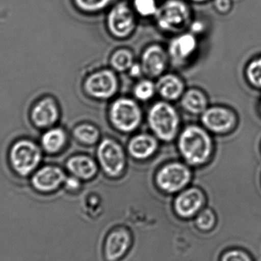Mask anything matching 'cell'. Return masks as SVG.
Here are the masks:
<instances>
[{
    "label": "cell",
    "instance_id": "1",
    "mask_svg": "<svg viewBox=\"0 0 261 261\" xmlns=\"http://www.w3.org/2000/svg\"><path fill=\"white\" fill-rule=\"evenodd\" d=\"M180 154L189 165H203L211 158L213 144L206 130L198 125H190L181 132L178 141Z\"/></svg>",
    "mask_w": 261,
    "mask_h": 261
},
{
    "label": "cell",
    "instance_id": "2",
    "mask_svg": "<svg viewBox=\"0 0 261 261\" xmlns=\"http://www.w3.org/2000/svg\"><path fill=\"white\" fill-rule=\"evenodd\" d=\"M147 120L150 129L161 141H173L177 135L179 116L168 102L161 101L153 104L149 110Z\"/></svg>",
    "mask_w": 261,
    "mask_h": 261
},
{
    "label": "cell",
    "instance_id": "3",
    "mask_svg": "<svg viewBox=\"0 0 261 261\" xmlns=\"http://www.w3.org/2000/svg\"><path fill=\"white\" fill-rule=\"evenodd\" d=\"M156 25L167 32L182 30L190 23L191 11L182 0H166L155 15Z\"/></svg>",
    "mask_w": 261,
    "mask_h": 261
},
{
    "label": "cell",
    "instance_id": "4",
    "mask_svg": "<svg viewBox=\"0 0 261 261\" xmlns=\"http://www.w3.org/2000/svg\"><path fill=\"white\" fill-rule=\"evenodd\" d=\"M110 120L115 128L123 132H133L142 119L141 109L133 99L120 98L112 104Z\"/></svg>",
    "mask_w": 261,
    "mask_h": 261
},
{
    "label": "cell",
    "instance_id": "5",
    "mask_svg": "<svg viewBox=\"0 0 261 261\" xmlns=\"http://www.w3.org/2000/svg\"><path fill=\"white\" fill-rule=\"evenodd\" d=\"M97 158L106 174L118 177L123 173L126 158L122 146L111 138H105L97 148Z\"/></svg>",
    "mask_w": 261,
    "mask_h": 261
},
{
    "label": "cell",
    "instance_id": "6",
    "mask_svg": "<svg viewBox=\"0 0 261 261\" xmlns=\"http://www.w3.org/2000/svg\"><path fill=\"white\" fill-rule=\"evenodd\" d=\"M136 25L135 12L126 2L113 6L107 17V27L112 36L119 39L128 38Z\"/></svg>",
    "mask_w": 261,
    "mask_h": 261
},
{
    "label": "cell",
    "instance_id": "7",
    "mask_svg": "<svg viewBox=\"0 0 261 261\" xmlns=\"http://www.w3.org/2000/svg\"><path fill=\"white\" fill-rule=\"evenodd\" d=\"M191 178V170L188 166L173 162L161 167L155 179L161 190L173 193L182 190L190 182Z\"/></svg>",
    "mask_w": 261,
    "mask_h": 261
},
{
    "label": "cell",
    "instance_id": "8",
    "mask_svg": "<svg viewBox=\"0 0 261 261\" xmlns=\"http://www.w3.org/2000/svg\"><path fill=\"white\" fill-rule=\"evenodd\" d=\"M11 161L14 169L23 176L36 168L41 161V151L35 143L20 141L11 150Z\"/></svg>",
    "mask_w": 261,
    "mask_h": 261
},
{
    "label": "cell",
    "instance_id": "9",
    "mask_svg": "<svg viewBox=\"0 0 261 261\" xmlns=\"http://www.w3.org/2000/svg\"><path fill=\"white\" fill-rule=\"evenodd\" d=\"M84 87L92 97L107 99L116 94L119 82L117 76L111 70H102L90 75L86 80Z\"/></svg>",
    "mask_w": 261,
    "mask_h": 261
},
{
    "label": "cell",
    "instance_id": "10",
    "mask_svg": "<svg viewBox=\"0 0 261 261\" xmlns=\"http://www.w3.org/2000/svg\"><path fill=\"white\" fill-rule=\"evenodd\" d=\"M201 120L207 129L216 134L228 133L237 125L236 113L223 107L207 109L202 113Z\"/></svg>",
    "mask_w": 261,
    "mask_h": 261
},
{
    "label": "cell",
    "instance_id": "11",
    "mask_svg": "<svg viewBox=\"0 0 261 261\" xmlns=\"http://www.w3.org/2000/svg\"><path fill=\"white\" fill-rule=\"evenodd\" d=\"M167 53L158 44H152L147 47L141 56V67L144 74L150 77L161 76L167 64Z\"/></svg>",
    "mask_w": 261,
    "mask_h": 261
},
{
    "label": "cell",
    "instance_id": "12",
    "mask_svg": "<svg viewBox=\"0 0 261 261\" xmlns=\"http://www.w3.org/2000/svg\"><path fill=\"white\" fill-rule=\"evenodd\" d=\"M205 202L203 192L193 187L182 192L176 197L174 203L175 210L182 217H191L201 210Z\"/></svg>",
    "mask_w": 261,
    "mask_h": 261
},
{
    "label": "cell",
    "instance_id": "13",
    "mask_svg": "<svg viewBox=\"0 0 261 261\" xmlns=\"http://www.w3.org/2000/svg\"><path fill=\"white\" fill-rule=\"evenodd\" d=\"M197 46V39L194 34L186 32L172 39L169 45L168 53L176 62H184L193 56Z\"/></svg>",
    "mask_w": 261,
    "mask_h": 261
},
{
    "label": "cell",
    "instance_id": "14",
    "mask_svg": "<svg viewBox=\"0 0 261 261\" xmlns=\"http://www.w3.org/2000/svg\"><path fill=\"white\" fill-rule=\"evenodd\" d=\"M64 171L55 166H47L38 170L32 179L36 190L41 192H51L57 190L66 179Z\"/></svg>",
    "mask_w": 261,
    "mask_h": 261
},
{
    "label": "cell",
    "instance_id": "15",
    "mask_svg": "<svg viewBox=\"0 0 261 261\" xmlns=\"http://www.w3.org/2000/svg\"><path fill=\"white\" fill-rule=\"evenodd\" d=\"M156 138L148 134H140L130 140L128 153L137 160H145L151 156L158 149Z\"/></svg>",
    "mask_w": 261,
    "mask_h": 261
},
{
    "label": "cell",
    "instance_id": "16",
    "mask_svg": "<svg viewBox=\"0 0 261 261\" xmlns=\"http://www.w3.org/2000/svg\"><path fill=\"white\" fill-rule=\"evenodd\" d=\"M59 112L54 99L45 98L34 107L32 119L35 125L44 128L55 124L58 119Z\"/></svg>",
    "mask_w": 261,
    "mask_h": 261
},
{
    "label": "cell",
    "instance_id": "17",
    "mask_svg": "<svg viewBox=\"0 0 261 261\" xmlns=\"http://www.w3.org/2000/svg\"><path fill=\"white\" fill-rule=\"evenodd\" d=\"M130 244L129 233L125 229L113 231L109 236L106 245V254L109 260L120 258L125 254Z\"/></svg>",
    "mask_w": 261,
    "mask_h": 261
},
{
    "label": "cell",
    "instance_id": "18",
    "mask_svg": "<svg viewBox=\"0 0 261 261\" xmlns=\"http://www.w3.org/2000/svg\"><path fill=\"white\" fill-rule=\"evenodd\" d=\"M67 167L73 176L84 180L93 179L98 170L95 161L86 155H77L70 158Z\"/></svg>",
    "mask_w": 261,
    "mask_h": 261
},
{
    "label": "cell",
    "instance_id": "19",
    "mask_svg": "<svg viewBox=\"0 0 261 261\" xmlns=\"http://www.w3.org/2000/svg\"><path fill=\"white\" fill-rule=\"evenodd\" d=\"M156 90L164 99L176 100L184 94V84L179 76L169 73L160 77Z\"/></svg>",
    "mask_w": 261,
    "mask_h": 261
},
{
    "label": "cell",
    "instance_id": "20",
    "mask_svg": "<svg viewBox=\"0 0 261 261\" xmlns=\"http://www.w3.org/2000/svg\"><path fill=\"white\" fill-rule=\"evenodd\" d=\"M182 108L193 115H202L208 107V99L203 92L191 89L186 92L181 100Z\"/></svg>",
    "mask_w": 261,
    "mask_h": 261
},
{
    "label": "cell",
    "instance_id": "21",
    "mask_svg": "<svg viewBox=\"0 0 261 261\" xmlns=\"http://www.w3.org/2000/svg\"><path fill=\"white\" fill-rule=\"evenodd\" d=\"M66 142V134L61 128H52L42 137L43 147L49 153H55L63 148Z\"/></svg>",
    "mask_w": 261,
    "mask_h": 261
},
{
    "label": "cell",
    "instance_id": "22",
    "mask_svg": "<svg viewBox=\"0 0 261 261\" xmlns=\"http://www.w3.org/2000/svg\"><path fill=\"white\" fill-rule=\"evenodd\" d=\"M75 138L86 144H94L99 140L100 133L94 125L90 123H83L73 130Z\"/></svg>",
    "mask_w": 261,
    "mask_h": 261
},
{
    "label": "cell",
    "instance_id": "23",
    "mask_svg": "<svg viewBox=\"0 0 261 261\" xmlns=\"http://www.w3.org/2000/svg\"><path fill=\"white\" fill-rule=\"evenodd\" d=\"M112 67L119 72L129 70L134 64L133 54L130 50L121 48L116 50L110 60Z\"/></svg>",
    "mask_w": 261,
    "mask_h": 261
},
{
    "label": "cell",
    "instance_id": "24",
    "mask_svg": "<svg viewBox=\"0 0 261 261\" xmlns=\"http://www.w3.org/2000/svg\"><path fill=\"white\" fill-rule=\"evenodd\" d=\"M75 6L85 13H97L104 10L116 0H73Z\"/></svg>",
    "mask_w": 261,
    "mask_h": 261
},
{
    "label": "cell",
    "instance_id": "25",
    "mask_svg": "<svg viewBox=\"0 0 261 261\" xmlns=\"http://www.w3.org/2000/svg\"><path fill=\"white\" fill-rule=\"evenodd\" d=\"M158 6L156 0H133L132 9L135 13L144 18L155 16Z\"/></svg>",
    "mask_w": 261,
    "mask_h": 261
},
{
    "label": "cell",
    "instance_id": "26",
    "mask_svg": "<svg viewBox=\"0 0 261 261\" xmlns=\"http://www.w3.org/2000/svg\"><path fill=\"white\" fill-rule=\"evenodd\" d=\"M219 261H255V259L248 250L233 247L223 251Z\"/></svg>",
    "mask_w": 261,
    "mask_h": 261
},
{
    "label": "cell",
    "instance_id": "27",
    "mask_svg": "<svg viewBox=\"0 0 261 261\" xmlns=\"http://www.w3.org/2000/svg\"><path fill=\"white\" fill-rule=\"evenodd\" d=\"M156 90V86L152 81L143 80L135 85L134 95L139 100L147 101L153 97Z\"/></svg>",
    "mask_w": 261,
    "mask_h": 261
},
{
    "label": "cell",
    "instance_id": "28",
    "mask_svg": "<svg viewBox=\"0 0 261 261\" xmlns=\"http://www.w3.org/2000/svg\"><path fill=\"white\" fill-rule=\"evenodd\" d=\"M217 224V216L211 208L202 210L196 218V225L203 231H211Z\"/></svg>",
    "mask_w": 261,
    "mask_h": 261
},
{
    "label": "cell",
    "instance_id": "29",
    "mask_svg": "<svg viewBox=\"0 0 261 261\" xmlns=\"http://www.w3.org/2000/svg\"><path fill=\"white\" fill-rule=\"evenodd\" d=\"M246 76L251 85L261 89V58L249 63L246 69Z\"/></svg>",
    "mask_w": 261,
    "mask_h": 261
},
{
    "label": "cell",
    "instance_id": "30",
    "mask_svg": "<svg viewBox=\"0 0 261 261\" xmlns=\"http://www.w3.org/2000/svg\"><path fill=\"white\" fill-rule=\"evenodd\" d=\"M214 6L216 10L221 13H225L230 10L231 0H214Z\"/></svg>",
    "mask_w": 261,
    "mask_h": 261
},
{
    "label": "cell",
    "instance_id": "31",
    "mask_svg": "<svg viewBox=\"0 0 261 261\" xmlns=\"http://www.w3.org/2000/svg\"><path fill=\"white\" fill-rule=\"evenodd\" d=\"M66 187L68 190H76L79 189L80 186H81V182H80V179H78L76 176H71V177L66 178L65 181Z\"/></svg>",
    "mask_w": 261,
    "mask_h": 261
},
{
    "label": "cell",
    "instance_id": "32",
    "mask_svg": "<svg viewBox=\"0 0 261 261\" xmlns=\"http://www.w3.org/2000/svg\"><path fill=\"white\" fill-rule=\"evenodd\" d=\"M128 70H129L130 76L133 77H139L142 73H144L141 64H135V63L132 64Z\"/></svg>",
    "mask_w": 261,
    "mask_h": 261
},
{
    "label": "cell",
    "instance_id": "33",
    "mask_svg": "<svg viewBox=\"0 0 261 261\" xmlns=\"http://www.w3.org/2000/svg\"><path fill=\"white\" fill-rule=\"evenodd\" d=\"M192 33H196V32H202L203 29V24L200 21H196L191 24Z\"/></svg>",
    "mask_w": 261,
    "mask_h": 261
},
{
    "label": "cell",
    "instance_id": "34",
    "mask_svg": "<svg viewBox=\"0 0 261 261\" xmlns=\"http://www.w3.org/2000/svg\"><path fill=\"white\" fill-rule=\"evenodd\" d=\"M190 1L193 2V3H204V2L208 1V0H190Z\"/></svg>",
    "mask_w": 261,
    "mask_h": 261
},
{
    "label": "cell",
    "instance_id": "35",
    "mask_svg": "<svg viewBox=\"0 0 261 261\" xmlns=\"http://www.w3.org/2000/svg\"><path fill=\"white\" fill-rule=\"evenodd\" d=\"M260 111H261V99L260 100Z\"/></svg>",
    "mask_w": 261,
    "mask_h": 261
}]
</instances>
